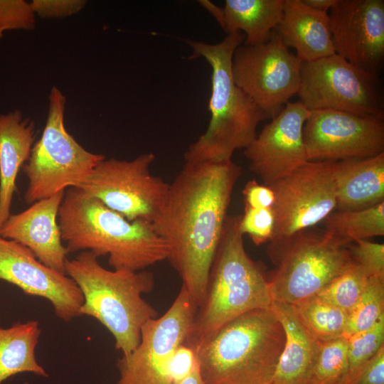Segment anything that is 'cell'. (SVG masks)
Here are the masks:
<instances>
[{
	"mask_svg": "<svg viewBox=\"0 0 384 384\" xmlns=\"http://www.w3.org/2000/svg\"><path fill=\"white\" fill-rule=\"evenodd\" d=\"M348 339L341 336L323 342L316 358L311 384H338L348 368Z\"/></svg>",
	"mask_w": 384,
	"mask_h": 384,
	"instance_id": "obj_28",
	"label": "cell"
},
{
	"mask_svg": "<svg viewBox=\"0 0 384 384\" xmlns=\"http://www.w3.org/2000/svg\"><path fill=\"white\" fill-rule=\"evenodd\" d=\"M245 39L244 33L237 32L215 44L187 41L193 49L189 59L204 58L212 68V75L209 125L185 152L186 162L231 160L235 150L245 149L252 142L258 124L266 119L233 80V56Z\"/></svg>",
	"mask_w": 384,
	"mask_h": 384,
	"instance_id": "obj_4",
	"label": "cell"
},
{
	"mask_svg": "<svg viewBox=\"0 0 384 384\" xmlns=\"http://www.w3.org/2000/svg\"><path fill=\"white\" fill-rule=\"evenodd\" d=\"M91 251L67 259L65 273L74 280L83 296L80 314L92 316L114 336L115 347L127 356L140 341L141 328L157 317V311L142 294L152 290L151 272L109 270Z\"/></svg>",
	"mask_w": 384,
	"mask_h": 384,
	"instance_id": "obj_6",
	"label": "cell"
},
{
	"mask_svg": "<svg viewBox=\"0 0 384 384\" xmlns=\"http://www.w3.org/2000/svg\"><path fill=\"white\" fill-rule=\"evenodd\" d=\"M58 222L68 252L107 255L114 270L139 272L167 259L168 245L151 222L129 221L79 188L65 191Z\"/></svg>",
	"mask_w": 384,
	"mask_h": 384,
	"instance_id": "obj_2",
	"label": "cell"
},
{
	"mask_svg": "<svg viewBox=\"0 0 384 384\" xmlns=\"http://www.w3.org/2000/svg\"><path fill=\"white\" fill-rule=\"evenodd\" d=\"M310 110L299 101L287 102L245 148L250 169L266 186L308 162L303 129Z\"/></svg>",
	"mask_w": 384,
	"mask_h": 384,
	"instance_id": "obj_15",
	"label": "cell"
},
{
	"mask_svg": "<svg viewBox=\"0 0 384 384\" xmlns=\"http://www.w3.org/2000/svg\"><path fill=\"white\" fill-rule=\"evenodd\" d=\"M65 191L11 214L0 230L1 237L28 247L43 264L63 273L69 252L62 243L58 215Z\"/></svg>",
	"mask_w": 384,
	"mask_h": 384,
	"instance_id": "obj_18",
	"label": "cell"
},
{
	"mask_svg": "<svg viewBox=\"0 0 384 384\" xmlns=\"http://www.w3.org/2000/svg\"><path fill=\"white\" fill-rule=\"evenodd\" d=\"M34 139V122L20 111L0 114V230L11 215L16 177L30 157Z\"/></svg>",
	"mask_w": 384,
	"mask_h": 384,
	"instance_id": "obj_22",
	"label": "cell"
},
{
	"mask_svg": "<svg viewBox=\"0 0 384 384\" xmlns=\"http://www.w3.org/2000/svg\"><path fill=\"white\" fill-rule=\"evenodd\" d=\"M41 331L37 321L14 324L6 329L0 328V384L20 373L48 377L35 356Z\"/></svg>",
	"mask_w": 384,
	"mask_h": 384,
	"instance_id": "obj_24",
	"label": "cell"
},
{
	"mask_svg": "<svg viewBox=\"0 0 384 384\" xmlns=\"http://www.w3.org/2000/svg\"><path fill=\"white\" fill-rule=\"evenodd\" d=\"M338 384H343L342 383H338Z\"/></svg>",
	"mask_w": 384,
	"mask_h": 384,
	"instance_id": "obj_41",
	"label": "cell"
},
{
	"mask_svg": "<svg viewBox=\"0 0 384 384\" xmlns=\"http://www.w3.org/2000/svg\"><path fill=\"white\" fill-rule=\"evenodd\" d=\"M46 126L23 167L28 179L24 200L28 204L67 188L78 187L105 156L85 149L64 124L66 98L55 86L49 94Z\"/></svg>",
	"mask_w": 384,
	"mask_h": 384,
	"instance_id": "obj_8",
	"label": "cell"
},
{
	"mask_svg": "<svg viewBox=\"0 0 384 384\" xmlns=\"http://www.w3.org/2000/svg\"><path fill=\"white\" fill-rule=\"evenodd\" d=\"M348 343V368L341 383L351 382L363 366L384 346V316L370 328L346 338Z\"/></svg>",
	"mask_w": 384,
	"mask_h": 384,
	"instance_id": "obj_30",
	"label": "cell"
},
{
	"mask_svg": "<svg viewBox=\"0 0 384 384\" xmlns=\"http://www.w3.org/2000/svg\"><path fill=\"white\" fill-rule=\"evenodd\" d=\"M302 63L274 30L263 43L240 45L233 54L235 83L257 106L265 118H274L297 94Z\"/></svg>",
	"mask_w": 384,
	"mask_h": 384,
	"instance_id": "obj_10",
	"label": "cell"
},
{
	"mask_svg": "<svg viewBox=\"0 0 384 384\" xmlns=\"http://www.w3.org/2000/svg\"><path fill=\"white\" fill-rule=\"evenodd\" d=\"M35 23L30 3L23 0L0 1V39L6 30H32Z\"/></svg>",
	"mask_w": 384,
	"mask_h": 384,
	"instance_id": "obj_33",
	"label": "cell"
},
{
	"mask_svg": "<svg viewBox=\"0 0 384 384\" xmlns=\"http://www.w3.org/2000/svg\"><path fill=\"white\" fill-rule=\"evenodd\" d=\"M343 384H384V346L363 366L349 383Z\"/></svg>",
	"mask_w": 384,
	"mask_h": 384,
	"instance_id": "obj_37",
	"label": "cell"
},
{
	"mask_svg": "<svg viewBox=\"0 0 384 384\" xmlns=\"http://www.w3.org/2000/svg\"><path fill=\"white\" fill-rule=\"evenodd\" d=\"M285 342L270 309L247 311L193 348L203 384H272Z\"/></svg>",
	"mask_w": 384,
	"mask_h": 384,
	"instance_id": "obj_3",
	"label": "cell"
},
{
	"mask_svg": "<svg viewBox=\"0 0 384 384\" xmlns=\"http://www.w3.org/2000/svg\"><path fill=\"white\" fill-rule=\"evenodd\" d=\"M0 280L48 299L55 315L65 321L81 315L83 296L73 279L43 264L28 247L1 236Z\"/></svg>",
	"mask_w": 384,
	"mask_h": 384,
	"instance_id": "obj_17",
	"label": "cell"
},
{
	"mask_svg": "<svg viewBox=\"0 0 384 384\" xmlns=\"http://www.w3.org/2000/svg\"><path fill=\"white\" fill-rule=\"evenodd\" d=\"M384 316V277H368L360 298L348 313L343 336L373 326Z\"/></svg>",
	"mask_w": 384,
	"mask_h": 384,
	"instance_id": "obj_27",
	"label": "cell"
},
{
	"mask_svg": "<svg viewBox=\"0 0 384 384\" xmlns=\"http://www.w3.org/2000/svg\"><path fill=\"white\" fill-rule=\"evenodd\" d=\"M336 210H357L384 202V152L375 156L332 162Z\"/></svg>",
	"mask_w": 384,
	"mask_h": 384,
	"instance_id": "obj_21",
	"label": "cell"
},
{
	"mask_svg": "<svg viewBox=\"0 0 384 384\" xmlns=\"http://www.w3.org/2000/svg\"><path fill=\"white\" fill-rule=\"evenodd\" d=\"M309 7L320 11H326L330 10L335 4L336 0H302Z\"/></svg>",
	"mask_w": 384,
	"mask_h": 384,
	"instance_id": "obj_39",
	"label": "cell"
},
{
	"mask_svg": "<svg viewBox=\"0 0 384 384\" xmlns=\"http://www.w3.org/2000/svg\"><path fill=\"white\" fill-rule=\"evenodd\" d=\"M324 230L343 245L384 235V202L368 208L334 210L323 221Z\"/></svg>",
	"mask_w": 384,
	"mask_h": 384,
	"instance_id": "obj_25",
	"label": "cell"
},
{
	"mask_svg": "<svg viewBox=\"0 0 384 384\" xmlns=\"http://www.w3.org/2000/svg\"><path fill=\"white\" fill-rule=\"evenodd\" d=\"M240 215L225 219L192 331L184 345L195 348L226 324L252 310L270 309L268 279L245 251Z\"/></svg>",
	"mask_w": 384,
	"mask_h": 384,
	"instance_id": "obj_5",
	"label": "cell"
},
{
	"mask_svg": "<svg viewBox=\"0 0 384 384\" xmlns=\"http://www.w3.org/2000/svg\"><path fill=\"white\" fill-rule=\"evenodd\" d=\"M368 277L353 261L316 295L349 313L358 302Z\"/></svg>",
	"mask_w": 384,
	"mask_h": 384,
	"instance_id": "obj_29",
	"label": "cell"
},
{
	"mask_svg": "<svg viewBox=\"0 0 384 384\" xmlns=\"http://www.w3.org/2000/svg\"><path fill=\"white\" fill-rule=\"evenodd\" d=\"M329 16L336 54L378 74L384 59V1L336 0Z\"/></svg>",
	"mask_w": 384,
	"mask_h": 384,
	"instance_id": "obj_16",
	"label": "cell"
},
{
	"mask_svg": "<svg viewBox=\"0 0 384 384\" xmlns=\"http://www.w3.org/2000/svg\"><path fill=\"white\" fill-rule=\"evenodd\" d=\"M309 161L363 159L384 152L383 119L334 110H310L303 129Z\"/></svg>",
	"mask_w": 384,
	"mask_h": 384,
	"instance_id": "obj_14",
	"label": "cell"
},
{
	"mask_svg": "<svg viewBox=\"0 0 384 384\" xmlns=\"http://www.w3.org/2000/svg\"><path fill=\"white\" fill-rule=\"evenodd\" d=\"M284 4V0H226L224 31H243L245 45L263 43L279 23Z\"/></svg>",
	"mask_w": 384,
	"mask_h": 384,
	"instance_id": "obj_23",
	"label": "cell"
},
{
	"mask_svg": "<svg viewBox=\"0 0 384 384\" xmlns=\"http://www.w3.org/2000/svg\"><path fill=\"white\" fill-rule=\"evenodd\" d=\"M197 365L195 351L189 346L181 345L175 351L170 363L173 384L188 376Z\"/></svg>",
	"mask_w": 384,
	"mask_h": 384,
	"instance_id": "obj_36",
	"label": "cell"
},
{
	"mask_svg": "<svg viewBox=\"0 0 384 384\" xmlns=\"http://www.w3.org/2000/svg\"><path fill=\"white\" fill-rule=\"evenodd\" d=\"M267 252L276 266L268 279L272 300L288 304L316 295L353 262L347 246L312 228L267 247Z\"/></svg>",
	"mask_w": 384,
	"mask_h": 384,
	"instance_id": "obj_7",
	"label": "cell"
},
{
	"mask_svg": "<svg viewBox=\"0 0 384 384\" xmlns=\"http://www.w3.org/2000/svg\"><path fill=\"white\" fill-rule=\"evenodd\" d=\"M297 95L309 110H334L384 119L378 74L362 70L336 53L302 63Z\"/></svg>",
	"mask_w": 384,
	"mask_h": 384,
	"instance_id": "obj_9",
	"label": "cell"
},
{
	"mask_svg": "<svg viewBox=\"0 0 384 384\" xmlns=\"http://www.w3.org/2000/svg\"><path fill=\"white\" fill-rule=\"evenodd\" d=\"M31 6L35 15L41 18H63L80 12L85 6L84 0H33Z\"/></svg>",
	"mask_w": 384,
	"mask_h": 384,
	"instance_id": "obj_34",
	"label": "cell"
},
{
	"mask_svg": "<svg viewBox=\"0 0 384 384\" xmlns=\"http://www.w3.org/2000/svg\"><path fill=\"white\" fill-rule=\"evenodd\" d=\"M275 31L287 48L296 50L301 63L335 54L328 12L313 9L302 0H284Z\"/></svg>",
	"mask_w": 384,
	"mask_h": 384,
	"instance_id": "obj_19",
	"label": "cell"
},
{
	"mask_svg": "<svg viewBox=\"0 0 384 384\" xmlns=\"http://www.w3.org/2000/svg\"><path fill=\"white\" fill-rule=\"evenodd\" d=\"M352 260L368 277H384V245L358 240L347 246Z\"/></svg>",
	"mask_w": 384,
	"mask_h": 384,
	"instance_id": "obj_32",
	"label": "cell"
},
{
	"mask_svg": "<svg viewBox=\"0 0 384 384\" xmlns=\"http://www.w3.org/2000/svg\"><path fill=\"white\" fill-rule=\"evenodd\" d=\"M154 159L155 155L151 152L131 161L105 159L77 188L129 221L152 223L169 187L162 178L150 173Z\"/></svg>",
	"mask_w": 384,
	"mask_h": 384,
	"instance_id": "obj_11",
	"label": "cell"
},
{
	"mask_svg": "<svg viewBox=\"0 0 384 384\" xmlns=\"http://www.w3.org/2000/svg\"><path fill=\"white\" fill-rule=\"evenodd\" d=\"M174 384H203L198 371V363L188 376Z\"/></svg>",
	"mask_w": 384,
	"mask_h": 384,
	"instance_id": "obj_40",
	"label": "cell"
},
{
	"mask_svg": "<svg viewBox=\"0 0 384 384\" xmlns=\"http://www.w3.org/2000/svg\"><path fill=\"white\" fill-rule=\"evenodd\" d=\"M285 342L272 384H311L321 343L304 326L292 304L272 302Z\"/></svg>",
	"mask_w": 384,
	"mask_h": 384,
	"instance_id": "obj_20",
	"label": "cell"
},
{
	"mask_svg": "<svg viewBox=\"0 0 384 384\" xmlns=\"http://www.w3.org/2000/svg\"><path fill=\"white\" fill-rule=\"evenodd\" d=\"M245 206L252 208H271L275 196L272 189L255 179L248 181L242 189Z\"/></svg>",
	"mask_w": 384,
	"mask_h": 384,
	"instance_id": "obj_35",
	"label": "cell"
},
{
	"mask_svg": "<svg viewBox=\"0 0 384 384\" xmlns=\"http://www.w3.org/2000/svg\"><path fill=\"white\" fill-rule=\"evenodd\" d=\"M198 306L181 289L161 316L146 321L138 346L118 360L117 384H173L170 363L176 350L188 338Z\"/></svg>",
	"mask_w": 384,
	"mask_h": 384,
	"instance_id": "obj_12",
	"label": "cell"
},
{
	"mask_svg": "<svg viewBox=\"0 0 384 384\" xmlns=\"http://www.w3.org/2000/svg\"><path fill=\"white\" fill-rule=\"evenodd\" d=\"M307 330L321 343L343 336L348 313L314 295L292 304Z\"/></svg>",
	"mask_w": 384,
	"mask_h": 384,
	"instance_id": "obj_26",
	"label": "cell"
},
{
	"mask_svg": "<svg viewBox=\"0 0 384 384\" xmlns=\"http://www.w3.org/2000/svg\"><path fill=\"white\" fill-rule=\"evenodd\" d=\"M241 168L231 160L185 165L169 184L152 225L168 245L167 260L197 305L206 291Z\"/></svg>",
	"mask_w": 384,
	"mask_h": 384,
	"instance_id": "obj_1",
	"label": "cell"
},
{
	"mask_svg": "<svg viewBox=\"0 0 384 384\" xmlns=\"http://www.w3.org/2000/svg\"><path fill=\"white\" fill-rule=\"evenodd\" d=\"M206 10H208L216 19L219 25L224 30L225 28V14L223 8L215 5L212 2L206 0L198 1Z\"/></svg>",
	"mask_w": 384,
	"mask_h": 384,
	"instance_id": "obj_38",
	"label": "cell"
},
{
	"mask_svg": "<svg viewBox=\"0 0 384 384\" xmlns=\"http://www.w3.org/2000/svg\"><path fill=\"white\" fill-rule=\"evenodd\" d=\"M274 215L271 208H252L245 206L240 215L239 228L242 235L247 234L252 242L262 245L270 241L274 231Z\"/></svg>",
	"mask_w": 384,
	"mask_h": 384,
	"instance_id": "obj_31",
	"label": "cell"
},
{
	"mask_svg": "<svg viewBox=\"0 0 384 384\" xmlns=\"http://www.w3.org/2000/svg\"><path fill=\"white\" fill-rule=\"evenodd\" d=\"M269 186L275 196L272 207L275 224L268 247L312 228L336 210L332 162L308 161Z\"/></svg>",
	"mask_w": 384,
	"mask_h": 384,
	"instance_id": "obj_13",
	"label": "cell"
}]
</instances>
